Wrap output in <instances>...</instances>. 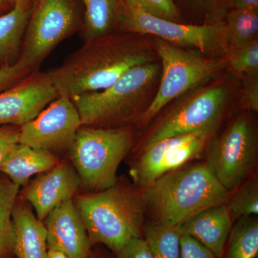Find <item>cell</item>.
Instances as JSON below:
<instances>
[{"label": "cell", "instance_id": "cell-17", "mask_svg": "<svg viewBox=\"0 0 258 258\" xmlns=\"http://www.w3.org/2000/svg\"><path fill=\"white\" fill-rule=\"evenodd\" d=\"M15 258H47V233L30 204L20 197L13 210Z\"/></svg>", "mask_w": 258, "mask_h": 258}, {"label": "cell", "instance_id": "cell-9", "mask_svg": "<svg viewBox=\"0 0 258 258\" xmlns=\"http://www.w3.org/2000/svg\"><path fill=\"white\" fill-rule=\"evenodd\" d=\"M257 152L255 129L249 117L242 115L209 144L206 164L230 191L243 183L252 170Z\"/></svg>", "mask_w": 258, "mask_h": 258}, {"label": "cell", "instance_id": "cell-35", "mask_svg": "<svg viewBox=\"0 0 258 258\" xmlns=\"http://www.w3.org/2000/svg\"><path fill=\"white\" fill-rule=\"evenodd\" d=\"M14 5L10 0H0V16L8 13Z\"/></svg>", "mask_w": 258, "mask_h": 258}, {"label": "cell", "instance_id": "cell-32", "mask_svg": "<svg viewBox=\"0 0 258 258\" xmlns=\"http://www.w3.org/2000/svg\"><path fill=\"white\" fill-rule=\"evenodd\" d=\"M115 256V258H154L143 237L129 241Z\"/></svg>", "mask_w": 258, "mask_h": 258}, {"label": "cell", "instance_id": "cell-8", "mask_svg": "<svg viewBox=\"0 0 258 258\" xmlns=\"http://www.w3.org/2000/svg\"><path fill=\"white\" fill-rule=\"evenodd\" d=\"M83 15L77 0H40L34 6L18 61L30 72L60 42L81 30Z\"/></svg>", "mask_w": 258, "mask_h": 258}, {"label": "cell", "instance_id": "cell-36", "mask_svg": "<svg viewBox=\"0 0 258 258\" xmlns=\"http://www.w3.org/2000/svg\"><path fill=\"white\" fill-rule=\"evenodd\" d=\"M47 258H69L63 252L57 249H48Z\"/></svg>", "mask_w": 258, "mask_h": 258}, {"label": "cell", "instance_id": "cell-31", "mask_svg": "<svg viewBox=\"0 0 258 258\" xmlns=\"http://www.w3.org/2000/svg\"><path fill=\"white\" fill-rule=\"evenodd\" d=\"M244 106L249 111H258V74L244 76L242 91Z\"/></svg>", "mask_w": 258, "mask_h": 258}, {"label": "cell", "instance_id": "cell-26", "mask_svg": "<svg viewBox=\"0 0 258 258\" xmlns=\"http://www.w3.org/2000/svg\"><path fill=\"white\" fill-rule=\"evenodd\" d=\"M227 62V68L236 74H258V39L230 54Z\"/></svg>", "mask_w": 258, "mask_h": 258}, {"label": "cell", "instance_id": "cell-29", "mask_svg": "<svg viewBox=\"0 0 258 258\" xmlns=\"http://www.w3.org/2000/svg\"><path fill=\"white\" fill-rule=\"evenodd\" d=\"M30 74L32 72L18 60L12 66L0 68V93L13 87Z\"/></svg>", "mask_w": 258, "mask_h": 258}, {"label": "cell", "instance_id": "cell-2", "mask_svg": "<svg viewBox=\"0 0 258 258\" xmlns=\"http://www.w3.org/2000/svg\"><path fill=\"white\" fill-rule=\"evenodd\" d=\"M143 189L145 210L160 225H183L206 209L227 205L230 196L206 163L169 171Z\"/></svg>", "mask_w": 258, "mask_h": 258}, {"label": "cell", "instance_id": "cell-34", "mask_svg": "<svg viewBox=\"0 0 258 258\" xmlns=\"http://www.w3.org/2000/svg\"><path fill=\"white\" fill-rule=\"evenodd\" d=\"M230 10H258V0H227Z\"/></svg>", "mask_w": 258, "mask_h": 258}, {"label": "cell", "instance_id": "cell-12", "mask_svg": "<svg viewBox=\"0 0 258 258\" xmlns=\"http://www.w3.org/2000/svg\"><path fill=\"white\" fill-rule=\"evenodd\" d=\"M82 125L71 98L59 96L35 118L20 126L18 142L52 154L68 152Z\"/></svg>", "mask_w": 258, "mask_h": 258}, {"label": "cell", "instance_id": "cell-14", "mask_svg": "<svg viewBox=\"0 0 258 258\" xmlns=\"http://www.w3.org/2000/svg\"><path fill=\"white\" fill-rule=\"evenodd\" d=\"M80 188L79 174L70 161L63 159L50 170L29 181L19 197L30 204L37 218L43 222L52 210L74 200Z\"/></svg>", "mask_w": 258, "mask_h": 258}, {"label": "cell", "instance_id": "cell-3", "mask_svg": "<svg viewBox=\"0 0 258 258\" xmlns=\"http://www.w3.org/2000/svg\"><path fill=\"white\" fill-rule=\"evenodd\" d=\"M74 200L93 246H105L115 254L142 237L145 205L131 186L117 181L103 191L77 194Z\"/></svg>", "mask_w": 258, "mask_h": 258}, {"label": "cell", "instance_id": "cell-18", "mask_svg": "<svg viewBox=\"0 0 258 258\" xmlns=\"http://www.w3.org/2000/svg\"><path fill=\"white\" fill-rule=\"evenodd\" d=\"M60 160L57 154L18 143L0 164V172L25 186L32 176L50 170Z\"/></svg>", "mask_w": 258, "mask_h": 258}, {"label": "cell", "instance_id": "cell-23", "mask_svg": "<svg viewBox=\"0 0 258 258\" xmlns=\"http://www.w3.org/2000/svg\"><path fill=\"white\" fill-rule=\"evenodd\" d=\"M143 235L154 258H180L181 225L144 224Z\"/></svg>", "mask_w": 258, "mask_h": 258}, {"label": "cell", "instance_id": "cell-10", "mask_svg": "<svg viewBox=\"0 0 258 258\" xmlns=\"http://www.w3.org/2000/svg\"><path fill=\"white\" fill-rule=\"evenodd\" d=\"M230 96L224 85L203 88L185 100L155 127L144 147L170 137L200 132L215 133Z\"/></svg>", "mask_w": 258, "mask_h": 258}, {"label": "cell", "instance_id": "cell-15", "mask_svg": "<svg viewBox=\"0 0 258 258\" xmlns=\"http://www.w3.org/2000/svg\"><path fill=\"white\" fill-rule=\"evenodd\" d=\"M47 249H57L69 258H90L93 245L74 200L57 207L43 222Z\"/></svg>", "mask_w": 258, "mask_h": 258}, {"label": "cell", "instance_id": "cell-16", "mask_svg": "<svg viewBox=\"0 0 258 258\" xmlns=\"http://www.w3.org/2000/svg\"><path fill=\"white\" fill-rule=\"evenodd\" d=\"M227 205L206 209L181 225L182 234L191 236L208 247L217 258L225 253L226 242L232 228Z\"/></svg>", "mask_w": 258, "mask_h": 258}, {"label": "cell", "instance_id": "cell-28", "mask_svg": "<svg viewBox=\"0 0 258 258\" xmlns=\"http://www.w3.org/2000/svg\"><path fill=\"white\" fill-rule=\"evenodd\" d=\"M142 10L157 18L182 23L181 11L174 0H133Z\"/></svg>", "mask_w": 258, "mask_h": 258}, {"label": "cell", "instance_id": "cell-5", "mask_svg": "<svg viewBox=\"0 0 258 258\" xmlns=\"http://www.w3.org/2000/svg\"><path fill=\"white\" fill-rule=\"evenodd\" d=\"M134 134L128 126L116 128L81 125L69 154L81 181V187L96 192L118 181L117 171L130 152Z\"/></svg>", "mask_w": 258, "mask_h": 258}, {"label": "cell", "instance_id": "cell-27", "mask_svg": "<svg viewBox=\"0 0 258 258\" xmlns=\"http://www.w3.org/2000/svg\"><path fill=\"white\" fill-rule=\"evenodd\" d=\"M187 8L205 18V24L224 21L228 12L227 0H180Z\"/></svg>", "mask_w": 258, "mask_h": 258}, {"label": "cell", "instance_id": "cell-1", "mask_svg": "<svg viewBox=\"0 0 258 258\" xmlns=\"http://www.w3.org/2000/svg\"><path fill=\"white\" fill-rule=\"evenodd\" d=\"M139 35L116 31L85 41L60 66L46 72L59 96L101 91L134 67L155 61L151 47Z\"/></svg>", "mask_w": 258, "mask_h": 258}, {"label": "cell", "instance_id": "cell-24", "mask_svg": "<svg viewBox=\"0 0 258 258\" xmlns=\"http://www.w3.org/2000/svg\"><path fill=\"white\" fill-rule=\"evenodd\" d=\"M257 253V217L240 219L231 230L225 258H256Z\"/></svg>", "mask_w": 258, "mask_h": 258}, {"label": "cell", "instance_id": "cell-25", "mask_svg": "<svg viewBox=\"0 0 258 258\" xmlns=\"http://www.w3.org/2000/svg\"><path fill=\"white\" fill-rule=\"evenodd\" d=\"M230 196L227 208L233 222L258 214V184L257 179L242 183Z\"/></svg>", "mask_w": 258, "mask_h": 258}, {"label": "cell", "instance_id": "cell-19", "mask_svg": "<svg viewBox=\"0 0 258 258\" xmlns=\"http://www.w3.org/2000/svg\"><path fill=\"white\" fill-rule=\"evenodd\" d=\"M34 6L16 3L8 13L0 16V68L18 60Z\"/></svg>", "mask_w": 258, "mask_h": 258}, {"label": "cell", "instance_id": "cell-33", "mask_svg": "<svg viewBox=\"0 0 258 258\" xmlns=\"http://www.w3.org/2000/svg\"><path fill=\"white\" fill-rule=\"evenodd\" d=\"M20 126L0 125V164L8 153L19 143Z\"/></svg>", "mask_w": 258, "mask_h": 258}, {"label": "cell", "instance_id": "cell-6", "mask_svg": "<svg viewBox=\"0 0 258 258\" xmlns=\"http://www.w3.org/2000/svg\"><path fill=\"white\" fill-rule=\"evenodd\" d=\"M161 60V81L157 93L137 121L148 124L171 101L227 68V57H210L156 39Z\"/></svg>", "mask_w": 258, "mask_h": 258}, {"label": "cell", "instance_id": "cell-20", "mask_svg": "<svg viewBox=\"0 0 258 258\" xmlns=\"http://www.w3.org/2000/svg\"><path fill=\"white\" fill-rule=\"evenodd\" d=\"M81 1L84 7V13L80 33L84 42L118 31L119 0Z\"/></svg>", "mask_w": 258, "mask_h": 258}, {"label": "cell", "instance_id": "cell-21", "mask_svg": "<svg viewBox=\"0 0 258 258\" xmlns=\"http://www.w3.org/2000/svg\"><path fill=\"white\" fill-rule=\"evenodd\" d=\"M20 188L0 172V258H15L13 210Z\"/></svg>", "mask_w": 258, "mask_h": 258}, {"label": "cell", "instance_id": "cell-38", "mask_svg": "<svg viewBox=\"0 0 258 258\" xmlns=\"http://www.w3.org/2000/svg\"><path fill=\"white\" fill-rule=\"evenodd\" d=\"M10 1L13 5L16 4V3H24V4L35 5L40 0H10Z\"/></svg>", "mask_w": 258, "mask_h": 258}, {"label": "cell", "instance_id": "cell-13", "mask_svg": "<svg viewBox=\"0 0 258 258\" xmlns=\"http://www.w3.org/2000/svg\"><path fill=\"white\" fill-rule=\"evenodd\" d=\"M59 96L46 72H33L0 93V125L21 126Z\"/></svg>", "mask_w": 258, "mask_h": 258}, {"label": "cell", "instance_id": "cell-30", "mask_svg": "<svg viewBox=\"0 0 258 258\" xmlns=\"http://www.w3.org/2000/svg\"><path fill=\"white\" fill-rule=\"evenodd\" d=\"M180 258H217L211 251L191 236L182 234Z\"/></svg>", "mask_w": 258, "mask_h": 258}, {"label": "cell", "instance_id": "cell-22", "mask_svg": "<svg viewBox=\"0 0 258 258\" xmlns=\"http://www.w3.org/2000/svg\"><path fill=\"white\" fill-rule=\"evenodd\" d=\"M225 19L229 55L257 39L258 10H230Z\"/></svg>", "mask_w": 258, "mask_h": 258}, {"label": "cell", "instance_id": "cell-4", "mask_svg": "<svg viewBox=\"0 0 258 258\" xmlns=\"http://www.w3.org/2000/svg\"><path fill=\"white\" fill-rule=\"evenodd\" d=\"M161 64L153 61L134 67L109 87L72 97L83 125L116 128L137 120L147 108Z\"/></svg>", "mask_w": 258, "mask_h": 258}, {"label": "cell", "instance_id": "cell-11", "mask_svg": "<svg viewBox=\"0 0 258 258\" xmlns=\"http://www.w3.org/2000/svg\"><path fill=\"white\" fill-rule=\"evenodd\" d=\"M213 134L197 132L163 139L144 147L129 171L134 184L144 189L166 173L200 157Z\"/></svg>", "mask_w": 258, "mask_h": 258}, {"label": "cell", "instance_id": "cell-37", "mask_svg": "<svg viewBox=\"0 0 258 258\" xmlns=\"http://www.w3.org/2000/svg\"><path fill=\"white\" fill-rule=\"evenodd\" d=\"M90 258H108L106 254L101 253L99 251V247L96 245L93 246L92 252H91Z\"/></svg>", "mask_w": 258, "mask_h": 258}, {"label": "cell", "instance_id": "cell-7", "mask_svg": "<svg viewBox=\"0 0 258 258\" xmlns=\"http://www.w3.org/2000/svg\"><path fill=\"white\" fill-rule=\"evenodd\" d=\"M118 31L152 35L181 48H193L203 55L228 57L225 22L190 25L149 14L133 0H119Z\"/></svg>", "mask_w": 258, "mask_h": 258}]
</instances>
